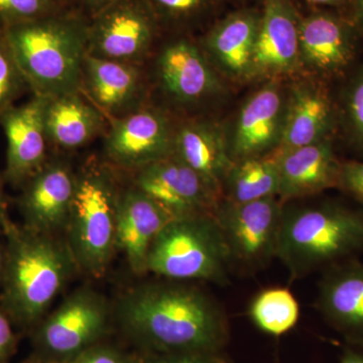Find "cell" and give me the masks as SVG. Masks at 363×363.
Instances as JSON below:
<instances>
[{
	"label": "cell",
	"mask_w": 363,
	"mask_h": 363,
	"mask_svg": "<svg viewBox=\"0 0 363 363\" xmlns=\"http://www.w3.org/2000/svg\"><path fill=\"white\" fill-rule=\"evenodd\" d=\"M119 329L147 354L217 351L226 339L220 305L186 281H147L117 298Z\"/></svg>",
	"instance_id": "obj_1"
},
{
	"label": "cell",
	"mask_w": 363,
	"mask_h": 363,
	"mask_svg": "<svg viewBox=\"0 0 363 363\" xmlns=\"http://www.w3.org/2000/svg\"><path fill=\"white\" fill-rule=\"evenodd\" d=\"M0 305L13 324L33 331L76 267L66 241L9 220Z\"/></svg>",
	"instance_id": "obj_2"
},
{
	"label": "cell",
	"mask_w": 363,
	"mask_h": 363,
	"mask_svg": "<svg viewBox=\"0 0 363 363\" xmlns=\"http://www.w3.org/2000/svg\"><path fill=\"white\" fill-rule=\"evenodd\" d=\"M88 25L87 18L69 7L4 33L33 95L50 99L81 91Z\"/></svg>",
	"instance_id": "obj_3"
},
{
	"label": "cell",
	"mask_w": 363,
	"mask_h": 363,
	"mask_svg": "<svg viewBox=\"0 0 363 363\" xmlns=\"http://www.w3.org/2000/svg\"><path fill=\"white\" fill-rule=\"evenodd\" d=\"M363 252V209L334 201L284 204L277 259L291 279L352 259Z\"/></svg>",
	"instance_id": "obj_4"
},
{
	"label": "cell",
	"mask_w": 363,
	"mask_h": 363,
	"mask_svg": "<svg viewBox=\"0 0 363 363\" xmlns=\"http://www.w3.org/2000/svg\"><path fill=\"white\" fill-rule=\"evenodd\" d=\"M121 184L104 159L89 157L76 172L75 192L65 228L76 267L101 278L116 252V213Z\"/></svg>",
	"instance_id": "obj_5"
},
{
	"label": "cell",
	"mask_w": 363,
	"mask_h": 363,
	"mask_svg": "<svg viewBox=\"0 0 363 363\" xmlns=\"http://www.w3.org/2000/svg\"><path fill=\"white\" fill-rule=\"evenodd\" d=\"M230 253L213 215L171 219L150 247L147 272L173 281L226 285Z\"/></svg>",
	"instance_id": "obj_6"
},
{
	"label": "cell",
	"mask_w": 363,
	"mask_h": 363,
	"mask_svg": "<svg viewBox=\"0 0 363 363\" xmlns=\"http://www.w3.org/2000/svg\"><path fill=\"white\" fill-rule=\"evenodd\" d=\"M111 318V306L101 293L87 286L78 289L32 331L35 355L66 362L99 343Z\"/></svg>",
	"instance_id": "obj_7"
},
{
	"label": "cell",
	"mask_w": 363,
	"mask_h": 363,
	"mask_svg": "<svg viewBox=\"0 0 363 363\" xmlns=\"http://www.w3.org/2000/svg\"><path fill=\"white\" fill-rule=\"evenodd\" d=\"M169 105L194 109L224 93L220 74L212 66L198 42L178 35L162 44L155 55L149 74Z\"/></svg>",
	"instance_id": "obj_8"
},
{
	"label": "cell",
	"mask_w": 363,
	"mask_h": 363,
	"mask_svg": "<svg viewBox=\"0 0 363 363\" xmlns=\"http://www.w3.org/2000/svg\"><path fill=\"white\" fill-rule=\"evenodd\" d=\"M284 204L278 197L247 203L219 200L213 217L230 253L233 267L257 272L277 259Z\"/></svg>",
	"instance_id": "obj_9"
},
{
	"label": "cell",
	"mask_w": 363,
	"mask_h": 363,
	"mask_svg": "<svg viewBox=\"0 0 363 363\" xmlns=\"http://www.w3.org/2000/svg\"><path fill=\"white\" fill-rule=\"evenodd\" d=\"M161 30L145 0H116L90 18L88 55L145 65Z\"/></svg>",
	"instance_id": "obj_10"
},
{
	"label": "cell",
	"mask_w": 363,
	"mask_h": 363,
	"mask_svg": "<svg viewBox=\"0 0 363 363\" xmlns=\"http://www.w3.org/2000/svg\"><path fill=\"white\" fill-rule=\"evenodd\" d=\"M176 124L169 111L152 104L108 121L104 135V161L133 172L174 154Z\"/></svg>",
	"instance_id": "obj_11"
},
{
	"label": "cell",
	"mask_w": 363,
	"mask_h": 363,
	"mask_svg": "<svg viewBox=\"0 0 363 363\" xmlns=\"http://www.w3.org/2000/svg\"><path fill=\"white\" fill-rule=\"evenodd\" d=\"M362 40L347 16L316 9L301 18V67L322 81L343 80L357 67Z\"/></svg>",
	"instance_id": "obj_12"
},
{
	"label": "cell",
	"mask_w": 363,
	"mask_h": 363,
	"mask_svg": "<svg viewBox=\"0 0 363 363\" xmlns=\"http://www.w3.org/2000/svg\"><path fill=\"white\" fill-rule=\"evenodd\" d=\"M131 174V185L150 196L172 218L213 215L221 199L199 174L174 154Z\"/></svg>",
	"instance_id": "obj_13"
},
{
	"label": "cell",
	"mask_w": 363,
	"mask_h": 363,
	"mask_svg": "<svg viewBox=\"0 0 363 363\" xmlns=\"http://www.w3.org/2000/svg\"><path fill=\"white\" fill-rule=\"evenodd\" d=\"M281 78L255 91L238 111L226 135L233 162L267 156L279 149L283 136L288 89Z\"/></svg>",
	"instance_id": "obj_14"
},
{
	"label": "cell",
	"mask_w": 363,
	"mask_h": 363,
	"mask_svg": "<svg viewBox=\"0 0 363 363\" xmlns=\"http://www.w3.org/2000/svg\"><path fill=\"white\" fill-rule=\"evenodd\" d=\"M149 74L145 65L87 55L81 92L107 121L119 118L149 104Z\"/></svg>",
	"instance_id": "obj_15"
},
{
	"label": "cell",
	"mask_w": 363,
	"mask_h": 363,
	"mask_svg": "<svg viewBox=\"0 0 363 363\" xmlns=\"http://www.w3.org/2000/svg\"><path fill=\"white\" fill-rule=\"evenodd\" d=\"M76 172L64 157L48 160L21 188L18 205L23 225L52 235L65 230L75 192Z\"/></svg>",
	"instance_id": "obj_16"
},
{
	"label": "cell",
	"mask_w": 363,
	"mask_h": 363,
	"mask_svg": "<svg viewBox=\"0 0 363 363\" xmlns=\"http://www.w3.org/2000/svg\"><path fill=\"white\" fill-rule=\"evenodd\" d=\"M300 21L291 0H262L253 52L252 80L281 79L302 69Z\"/></svg>",
	"instance_id": "obj_17"
},
{
	"label": "cell",
	"mask_w": 363,
	"mask_h": 363,
	"mask_svg": "<svg viewBox=\"0 0 363 363\" xmlns=\"http://www.w3.org/2000/svg\"><path fill=\"white\" fill-rule=\"evenodd\" d=\"M45 104L47 98L33 95L25 104L14 105L0 118L7 143L4 178L14 188L23 187L50 159Z\"/></svg>",
	"instance_id": "obj_18"
},
{
	"label": "cell",
	"mask_w": 363,
	"mask_h": 363,
	"mask_svg": "<svg viewBox=\"0 0 363 363\" xmlns=\"http://www.w3.org/2000/svg\"><path fill=\"white\" fill-rule=\"evenodd\" d=\"M337 128L336 100L323 81H298L288 89L283 136L277 150L297 149L334 138Z\"/></svg>",
	"instance_id": "obj_19"
},
{
	"label": "cell",
	"mask_w": 363,
	"mask_h": 363,
	"mask_svg": "<svg viewBox=\"0 0 363 363\" xmlns=\"http://www.w3.org/2000/svg\"><path fill=\"white\" fill-rule=\"evenodd\" d=\"M260 9H242L214 23L198 42L220 76L238 82L252 80V61Z\"/></svg>",
	"instance_id": "obj_20"
},
{
	"label": "cell",
	"mask_w": 363,
	"mask_h": 363,
	"mask_svg": "<svg viewBox=\"0 0 363 363\" xmlns=\"http://www.w3.org/2000/svg\"><path fill=\"white\" fill-rule=\"evenodd\" d=\"M278 198L286 204L338 187L341 164L335 152L334 138L278 152Z\"/></svg>",
	"instance_id": "obj_21"
},
{
	"label": "cell",
	"mask_w": 363,
	"mask_h": 363,
	"mask_svg": "<svg viewBox=\"0 0 363 363\" xmlns=\"http://www.w3.org/2000/svg\"><path fill=\"white\" fill-rule=\"evenodd\" d=\"M171 216L150 196L133 185L121 189L117 204L116 252L125 257L131 272H147L152 242Z\"/></svg>",
	"instance_id": "obj_22"
},
{
	"label": "cell",
	"mask_w": 363,
	"mask_h": 363,
	"mask_svg": "<svg viewBox=\"0 0 363 363\" xmlns=\"http://www.w3.org/2000/svg\"><path fill=\"white\" fill-rule=\"evenodd\" d=\"M174 155L220 195L222 182L233 161L225 130L218 123L207 118H191L176 125Z\"/></svg>",
	"instance_id": "obj_23"
},
{
	"label": "cell",
	"mask_w": 363,
	"mask_h": 363,
	"mask_svg": "<svg viewBox=\"0 0 363 363\" xmlns=\"http://www.w3.org/2000/svg\"><path fill=\"white\" fill-rule=\"evenodd\" d=\"M316 305L339 330L363 339V264L352 259L325 269Z\"/></svg>",
	"instance_id": "obj_24"
},
{
	"label": "cell",
	"mask_w": 363,
	"mask_h": 363,
	"mask_svg": "<svg viewBox=\"0 0 363 363\" xmlns=\"http://www.w3.org/2000/svg\"><path fill=\"white\" fill-rule=\"evenodd\" d=\"M108 121L81 91L47 99L45 128L50 147L60 152L82 149L104 136Z\"/></svg>",
	"instance_id": "obj_25"
},
{
	"label": "cell",
	"mask_w": 363,
	"mask_h": 363,
	"mask_svg": "<svg viewBox=\"0 0 363 363\" xmlns=\"http://www.w3.org/2000/svg\"><path fill=\"white\" fill-rule=\"evenodd\" d=\"M279 155L252 157L233 162L221 184V199L247 203L264 198L278 197Z\"/></svg>",
	"instance_id": "obj_26"
},
{
	"label": "cell",
	"mask_w": 363,
	"mask_h": 363,
	"mask_svg": "<svg viewBox=\"0 0 363 363\" xmlns=\"http://www.w3.org/2000/svg\"><path fill=\"white\" fill-rule=\"evenodd\" d=\"M250 316L260 330L274 336L283 335L297 324L300 306L288 289H266L252 298Z\"/></svg>",
	"instance_id": "obj_27"
},
{
	"label": "cell",
	"mask_w": 363,
	"mask_h": 363,
	"mask_svg": "<svg viewBox=\"0 0 363 363\" xmlns=\"http://www.w3.org/2000/svg\"><path fill=\"white\" fill-rule=\"evenodd\" d=\"M345 82L336 101L338 128L351 149L363 156V63L343 79Z\"/></svg>",
	"instance_id": "obj_28"
},
{
	"label": "cell",
	"mask_w": 363,
	"mask_h": 363,
	"mask_svg": "<svg viewBox=\"0 0 363 363\" xmlns=\"http://www.w3.org/2000/svg\"><path fill=\"white\" fill-rule=\"evenodd\" d=\"M162 30L186 32L209 18L217 0H145Z\"/></svg>",
	"instance_id": "obj_29"
},
{
	"label": "cell",
	"mask_w": 363,
	"mask_h": 363,
	"mask_svg": "<svg viewBox=\"0 0 363 363\" xmlns=\"http://www.w3.org/2000/svg\"><path fill=\"white\" fill-rule=\"evenodd\" d=\"M68 0H0V33L69 9Z\"/></svg>",
	"instance_id": "obj_30"
},
{
	"label": "cell",
	"mask_w": 363,
	"mask_h": 363,
	"mask_svg": "<svg viewBox=\"0 0 363 363\" xmlns=\"http://www.w3.org/2000/svg\"><path fill=\"white\" fill-rule=\"evenodd\" d=\"M28 89L6 33H0V118Z\"/></svg>",
	"instance_id": "obj_31"
},
{
	"label": "cell",
	"mask_w": 363,
	"mask_h": 363,
	"mask_svg": "<svg viewBox=\"0 0 363 363\" xmlns=\"http://www.w3.org/2000/svg\"><path fill=\"white\" fill-rule=\"evenodd\" d=\"M64 363H138V360L118 348L99 342Z\"/></svg>",
	"instance_id": "obj_32"
},
{
	"label": "cell",
	"mask_w": 363,
	"mask_h": 363,
	"mask_svg": "<svg viewBox=\"0 0 363 363\" xmlns=\"http://www.w3.org/2000/svg\"><path fill=\"white\" fill-rule=\"evenodd\" d=\"M338 188L362 205L363 209V162H342Z\"/></svg>",
	"instance_id": "obj_33"
},
{
	"label": "cell",
	"mask_w": 363,
	"mask_h": 363,
	"mask_svg": "<svg viewBox=\"0 0 363 363\" xmlns=\"http://www.w3.org/2000/svg\"><path fill=\"white\" fill-rule=\"evenodd\" d=\"M216 352L217 351H197L147 354L142 359L138 360V363H226Z\"/></svg>",
	"instance_id": "obj_34"
},
{
	"label": "cell",
	"mask_w": 363,
	"mask_h": 363,
	"mask_svg": "<svg viewBox=\"0 0 363 363\" xmlns=\"http://www.w3.org/2000/svg\"><path fill=\"white\" fill-rule=\"evenodd\" d=\"M18 345V336L14 333L13 322L0 305V363H9Z\"/></svg>",
	"instance_id": "obj_35"
},
{
	"label": "cell",
	"mask_w": 363,
	"mask_h": 363,
	"mask_svg": "<svg viewBox=\"0 0 363 363\" xmlns=\"http://www.w3.org/2000/svg\"><path fill=\"white\" fill-rule=\"evenodd\" d=\"M116 1V0H69V4L74 11L90 20Z\"/></svg>",
	"instance_id": "obj_36"
},
{
	"label": "cell",
	"mask_w": 363,
	"mask_h": 363,
	"mask_svg": "<svg viewBox=\"0 0 363 363\" xmlns=\"http://www.w3.org/2000/svg\"><path fill=\"white\" fill-rule=\"evenodd\" d=\"M346 16L355 26L363 40V0H350Z\"/></svg>",
	"instance_id": "obj_37"
},
{
	"label": "cell",
	"mask_w": 363,
	"mask_h": 363,
	"mask_svg": "<svg viewBox=\"0 0 363 363\" xmlns=\"http://www.w3.org/2000/svg\"><path fill=\"white\" fill-rule=\"evenodd\" d=\"M308 4L317 9H333L345 14L347 13L350 0H305Z\"/></svg>",
	"instance_id": "obj_38"
},
{
	"label": "cell",
	"mask_w": 363,
	"mask_h": 363,
	"mask_svg": "<svg viewBox=\"0 0 363 363\" xmlns=\"http://www.w3.org/2000/svg\"><path fill=\"white\" fill-rule=\"evenodd\" d=\"M4 183L6 180H4V174L0 173V229L1 230L7 222L11 220L7 213V198L4 192Z\"/></svg>",
	"instance_id": "obj_39"
},
{
	"label": "cell",
	"mask_w": 363,
	"mask_h": 363,
	"mask_svg": "<svg viewBox=\"0 0 363 363\" xmlns=\"http://www.w3.org/2000/svg\"><path fill=\"white\" fill-rule=\"evenodd\" d=\"M340 363H363V352H357V351H347L343 355Z\"/></svg>",
	"instance_id": "obj_40"
},
{
	"label": "cell",
	"mask_w": 363,
	"mask_h": 363,
	"mask_svg": "<svg viewBox=\"0 0 363 363\" xmlns=\"http://www.w3.org/2000/svg\"><path fill=\"white\" fill-rule=\"evenodd\" d=\"M4 264H6V245L0 240V285L4 278Z\"/></svg>",
	"instance_id": "obj_41"
},
{
	"label": "cell",
	"mask_w": 363,
	"mask_h": 363,
	"mask_svg": "<svg viewBox=\"0 0 363 363\" xmlns=\"http://www.w3.org/2000/svg\"><path fill=\"white\" fill-rule=\"evenodd\" d=\"M25 363H60V362H52V360H49V359H45V358H42L40 357H37V355H35V357L30 358V359H28V360H26V362Z\"/></svg>",
	"instance_id": "obj_42"
},
{
	"label": "cell",
	"mask_w": 363,
	"mask_h": 363,
	"mask_svg": "<svg viewBox=\"0 0 363 363\" xmlns=\"http://www.w3.org/2000/svg\"><path fill=\"white\" fill-rule=\"evenodd\" d=\"M217 1H218V2H219V1H222V0H217Z\"/></svg>",
	"instance_id": "obj_43"
},
{
	"label": "cell",
	"mask_w": 363,
	"mask_h": 363,
	"mask_svg": "<svg viewBox=\"0 0 363 363\" xmlns=\"http://www.w3.org/2000/svg\"><path fill=\"white\" fill-rule=\"evenodd\" d=\"M68 1H69V0H68ZM69 6H70V4H69Z\"/></svg>",
	"instance_id": "obj_44"
}]
</instances>
